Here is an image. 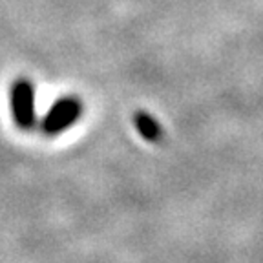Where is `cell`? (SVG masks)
<instances>
[{
  "label": "cell",
  "mask_w": 263,
  "mask_h": 263,
  "mask_svg": "<svg viewBox=\"0 0 263 263\" xmlns=\"http://www.w3.org/2000/svg\"><path fill=\"white\" fill-rule=\"evenodd\" d=\"M11 110L16 124L21 128H31L35 124V88L26 79L13 82Z\"/></svg>",
  "instance_id": "cell-2"
},
{
  "label": "cell",
  "mask_w": 263,
  "mask_h": 263,
  "mask_svg": "<svg viewBox=\"0 0 263 263\" xmlns=\"http://www.w3.org/2000/svg\"><path fill=\"white\" fill-rule=\"evenodd\" d=\"M82 104L77 97H64L49 108L48 115L42 121V132L48 136H57L62 134L66 128H70L77 123L81 117Z\"/></svg>",
  "instance_id": "cell-1"
},
{
  "label": "cell",
  "mask_w": 263,
  "mask_h": 263,
  "mask_svg": "<svg viewBox=\"0 0 263 263\" xmlns=\"http://www.w3.org/2000/svg\"><path fill=\"white\" fill-rule=\"evenodd\" d=\"M136 126L141 136L148 141H159L161 136H163V128L156 123V119H154L152 115L143 114V111H139L136 115Z\"/></svg>",
  "instance_id": "cell-3"
}]
</instances>
